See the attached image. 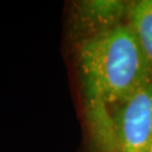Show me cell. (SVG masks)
I'll list each match as a JSON object with an SVG mask.
<instances>
[{
    "label": "cell",
    "instance_id": "cell-1",
    "mask_svg": "<svg viewBox=\"0 0 152 152\" xmlns=\"http://www.w3.org/2000/svg\"><path fill=\"white\" fill-rule=\"evenodd\" d=\"M78 61L85 96L97 112L122 105L152 80L151 65L129 24L86 38Z\"/></svg>",
    "mask_w": 152,
    "mask_h": 152
},
{
    "label": "cell",
    "instance_id": "cell-2",
    "mask_svg": "<svg viewBox=\"0 0 152 152\" xmlns=\"http://www.w3.org/2000/svg\"><path fill=\"white\" fill-rule=\"evenodd\" d=\"M115 126L118 152L152 151V80L118 106Z\"/></svg>",
    "mask_w": 152,
    "mask_h": 152
},
{
    "label": "cell",
    "instance_id": "cell-3",
    "mask_svg": "<svg viewBox=\"0 0 152 152\" xmlns=\"http://www.w3.org/2000/svg\"><path fill=\"white\" fill-rule=\"evenodd\" d=\"M131 28L152 68V0H140L129 10Z\"/></svg>",
    "mask_w": 152,
    "mask_h": 152
},
{
    "label": "cell",
    "instance_id": "cell-4",
    "mask_svg": "<svg viewBox=\"0 0 152 152\" xmlns=\"http://www.w3.org/2000/svg\"><path fill=\"white\" fill-rule=\"evenodd\" d=\"M123 8V2L118 1H85L80 4V14L85 20L100 24L107 29V24L120 18Z\"/></svg>",
    "mask_w": 152,
    "mask_h": 152
},
{
    "label": "cell",
    "instance_id": "cell-5",
    "mask_svg": "<svg viewBox=\"0 0 152 152\" xmlns=\"http://www.w3.org/2000/svg\"><path fill=\"white\" fill-rule=\"evenodd\" d=\"M151 152H152V151H151Z\"/></svg>",
    "mask_w": 152,
    "mask_h": 152
}]
</instances>
